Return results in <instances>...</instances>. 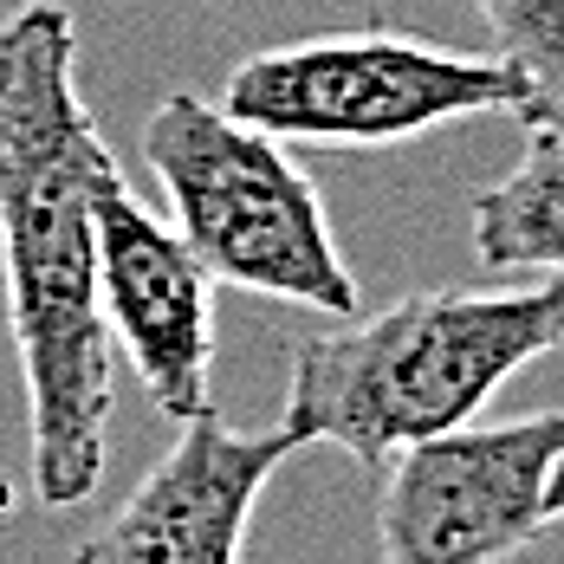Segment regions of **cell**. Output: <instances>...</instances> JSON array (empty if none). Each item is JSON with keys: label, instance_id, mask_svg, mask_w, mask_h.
Here are the masks:
<instances>
[{"label": "cell", "instance_id": "1", "mask_svg": "<svg viewBox=\"0 0 564 564\" xmlns=\"http://www.w3.org/2000/svg\"><path fill=\"white\" fill-rule=\"evenodd\" d=\"M111 143L78 91V20L20 0L0 20V285L26 383V474L40 507H78L111 448V332L98 305L91 188Z\"/></svg>", "mask_w": 564, "mask_h": 564}, {"label": "cell", "instance_id": "2", "mask_svg": "<svg viewBox=\"0 0 564 564\" xmlns=\"http://www.w3.org/2000/svg\"><path fill=\"white\" fill-rule=\"evenodd\" d=\"M564 344V273L512 292H409L344 332L292 344L285 429L344 448L364 474L422 435L474 422L525 364Z\"/></svg>", "mask_w": 564, "mask_h": 564}, {"label": "cell", "instance_id": "3", "mask_svg": "<svg viewBox=\"0 0 564 564\" xmlns=\"http://www.w3.org/2000/svg\"><path fill=\"white\" fill-rule=\"evenodd\" d=\"M143 163L170 195L175 234L215 285L357 318L364 292L338 253L318 182L285 137L240 123L215 98L170 91L143 123Z\"/></svg>", "mask_w": 564, "mask_h": 564}, {"label": "cell", "instance_id": "4", "mask_svg": "<svg viewBox=\"0 0 564 564\" xmlns=\"http://www.w3.org/2000/svg\"><path fill=\"white\" fill-rule=\"evenodd\" d=\"M221 111L285 143L390 150L460 117H525L532 85L500 53H454L409 33H318L247 53L227 72Z\"/></svg>", "mask_w": 564, "mask_h": 564}, {"label": "cell", "instance_id": "5", "mask_svg": "<svg viewBox=\"0 0 564 564\" xmlns=\"http://www.w3.org/2000/svg\"><path fill=\"white\" fill-rule=\"evenodd\" d=\"M564 448V415L460 422L395 448L377 474L383 564H507L552 532L545 494Z\"/></svg>", "mask_w": 564, "mask_h": 564}, {"label": "cell", "instance_id": "6", "mask_svg": "<svg viewBox=\"0 0 564 564\" xmlns=\"http://www.w3.org/2000/svg\"><path fill=\"white\" fill-rule=\"evenodd\" d=\"M91 221H98V305L111 350L130 357V377L143 395L188 422L215 409V280L188 253V240L170 221L130 195L123 170H105L91 188Z\"/></svg>", "mask_w": 564, "mask_h": 564}, {"label": "cell", "instance_id": "7", "mask_svg": "<svg viewBox=\"0 0 564 564\" xmlns=\"http://www.w3.org/2000/svg\"><path fill=\"white\" fill-rule=\"evenodd\" d=\"M285 454H299L285 422L234 429L221 409L175 422V442L78 539L72 564H240L260 494Z\"/></svg>", "mask_w": 564, "mask_h": 564}, {"label": "cell", "instance_id": "8", "mask_svg": "<svg viewBox=\"0 0 564 564\" xmlns=\"http://www.w3.org/2000/svg\"><path fill=\"white\" fill-rule=\"evenodd\" d=\"M525 150L467 202L487 273H564V111H525Z\"/></svg>", "mask_w": 564, "mask_h": 564}, {"label": "cell", "instance_id": "9", "mask_svg": "<svg viewBox=\"0 0 564 564\" xmlns=\"http://www.w3.org/2000/svg\"><path fill=\"white\" fill-rule=\"evenodd\" d=\"M494 46L532 85V111H564V0H474Z\"/></svg>", "mask_w": 564, "mask_h": 564}, {"label": "cell", "instance_id": "10", "mask_svg": "<svg viewBox=\"0 0 564 564\" xmlns=\"http://www.w3.org/2000/svg\"><path fill=\"white\" fill-rule=\"evenodd\" d=\"M545 519L564 525V448H558V467H552V494H545Z\"/></svg>", "mask_w": 564, "mask_h": 564}]
</instances>
